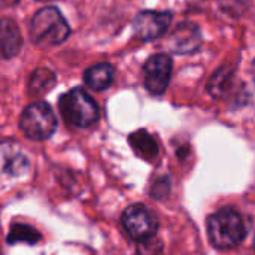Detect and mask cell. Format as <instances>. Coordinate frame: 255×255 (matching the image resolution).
I'll return each mask as SVG.
<instances>
[{"mask_svg":"<svg viewBox=\"0 0 255 255\" xmlns=\"http://www.w3.org/2000/svg\"><path fill=\"white\" fill-rule=\"evenodd\" d=\"M245 236L247 224L242 215L232 208H223L208 218V238L218 250L235 248Z\"/></svg>","mask_w":255,"mask_h":255,"instance_id":"obj_1","label":"cell"},{"mask_svg":"<svg viewBox=\"0 0 255 255\" xmlns=\"http://www.w3.org/2000/svg\"><path fill=\"white\" fill-rule=\"evenodd\" d=\"M70 34V27L61 12L48 6L36 12L30 22V39L39 48H52L63 43Z\"/></svg>","mask_w":255,"mask_h":255,"instance_id":"obj_2","label":"cell"},{"mask_svg":"<svg viewBox=\"0 0 255 255\" xmlns=\"http://www.w3.org/2000/svg\"><path fill=\"white\" fill-rule=\"evenodd\" d=\"M58 106L66 123L73 127L87 128L96 124L99 120L97 103L82 88H73L61 96Z\"/></svg>","mask_w":255,"mask_h":255,"instance_id":"obj_3","label":"cell"},{"mask_svg":"<svg viewBox=\"0 0 255 255\" xmlns=\"http://www.w3.org/2000/svg\"><path fill=\"white\" fill-rule=\"evenodd\" d=\"M21 131L36 142L49 139L57 130V118L52 108L46 102H36L28 105L19 118Z\"/></svg>","mask_w":255,"mask_h":255,"instance_id":"obj_4","label":"cell"},{"mask_svg":"<svg viewBox=\"0 0 255 255\" xmlns=\"http://www.w3.org/2000/svg\"><path fill=\"white\" fill-rule=\"evenodd\" d=\"M121 226L127 235L137 242L149 241L158 230L157 215L143 205H131L121 215Z\"/></svg>","mask_w":255,"mask_h":255,"instance_id":"obj_5","label":"cell"},{"mask_svg":"<svg viewBox=\"0 0 255 255\" xmlns=\"http://www.w3.org/2000/svg\"><path fill=\"white\" fill-rule=\"evenodd\" d=\"M173 63L167 54H155L143 66V81L146 90L154 96H161L170 82Z\"/></svg>","mask_w":255,"mask_h":255,"instance_id":"obj_6","label":"cell"},{"mask_svg":"<svg viewBox=\"0 0 255 255\" xmlns=\"http://www.w3.org/2000/svg\"><path fill=\"white\" fill-rule=\"evenodd\" d=\"M170 12H158V10H142L136 15L133 21L134 36L143 42L160 37L172 22Z\"/></svg>","mask_w":255,"mask_h":255,"instance_id":"obj_7","label":"cell"},{"mask_svg":"<svg viewBox=\"0 0 255 255\" xmlns=\"http://www.w3.org/2000/svg\"><path fill=\"white\" fill-rule=\"evenodd\" d=\"M202 42L203 37L200 28L193 22H182L173 30L169 39V46L176 54H191L200 48Z\"/></svg>","mask_w":255,"mask_h":255,"instance_id":"obj_8","label":"cell"},{"mask_svg":"<svg viewBox=\"0 0 255 255\" xmlns=\"http://www.w3.org/2000/svg\"><path fill=\"white\" fill-rule=\"evenodd\" d=\"M0 40H1V57L4 60L15 57L19 52L22 46V37H21L18 25L12 19H7V18L1 19Z\"/></svg>","mask_w":255,"mask_h":255,"instance_id":"obj_9","label":"cell"},{"mask_svg":"<svg viewBox=\"0 0 255 255\" xmlns=\"http://www.w3.org/2000/svg\"><path fill=\"white\" fill-rule=\"evenodd\" d=\"M84 81L87 87L94 91L106 90L114 81V67L109 63H99L88 67L84 73Z\"/></svg>","mask_w":255,"mask_h":255,"instance_id":"obj_10","label":"cell"},{"mask_svg":"<svg viewBox=\"0 0 255 255\" xmlns=\"http://www.w3.org/2000/svg\"><path fill=\"white\" fill-rule=\"evenodd\" d=\"M128 142L134 152L148 163H152L158 157V145L155 139L146 130H137L128 137Z\"/></svg>","mask_w":255,"mask_h":255,"instance_id":"obj_11","label":"cell"},{"mask_svg":"<svg viewBox=\"0 0 255 255\" xmlns=\"http://www.w3.org/2000/svg\"><path fill=\"white\" fill-rule=\"evenodd\" d=\"M55 75L49 69L40 67L36 69L28 81V93L31 96H43L45 93L51 91L55 85Z\"/></svg>","mask_w":255,"mask_h":255,"instance_id":"obj_12","label":"cell"},{"mask_svg":"<svg viewBox=\"0 0 255 255\" xmlns=\"http://www.w3.org/2000/svg\"><path fill=\"white\" fill-rule=\"evenodd\" d=\"M40 239H42V236L34 227H31L28 224L15 223V224L10 226V230H9V235H7L6 241H7L9 245H15V244H19V242L36 245Z\"/></svg>","mask_w":255,"mask_h":255,"instance_id":"obj_13","label":"cell"},{"mask_svg":"<svg viewBox=\"0 0 255 255\" xmlns=\"http://www.w3.org/2000/svg\"><path fill=\"white\" fill-rule=\"evenodd\" d=\"M233 82V70L229 67H223L214 73L209 81V91L214 97H221L230 88Z\"/></svg>","mask_w":255,"mask_h":255,"instance_id":"obj_14","label":"cell"},{"mask_svg":"<svg viewBox=\"0 0 255 255\" xmlns=\"http://www.w3.org/2000/svg\"><path fill=\"white\" fill-rule=\"evenodd\" d=\"M27 169H28V160L25 155L10 154V157H7L6 154H3V170L6 173L18 176L22 175Z\"/></svg>","mask_w":255,"mask_h":255,"instance_id":"obj_15","label":"cell"},{"mask_svg":"<svg viewBox=\"0 0 255 255\" xmlns=\"http://www.w3.org/2000/svg\"><path fill=\"white\" fill-rule=\"evenodd\" d=\"M161 242L158 241H154L149 239V241H145V242H139V247H137V255H160L161 254Z\"/></svg>","mask_w":255,"mask_h":255,"instance_id":"obj_16","label":"cell"},{"mask_svg":"<svg viewBox=\"0 0 255 255\" xmlns=\"http://www.w3.org/2000/svg\"><path fill=\"white\" fill-rule=\"evenodd\" d=\"M169 190H170L169 179H167V178H161V179H158V181L152 185L151 194L154 196V199H163V196L169 194Z\"/></svg>","mask_w":255,"mask_h":255,"instance_id":"obj_17","label":"cell"},{"mask_svg":"<svg viewBox=\"0 0 255 255\" xmlns=\"http://www.w3.org/2000/svg\"><path fill=\"white\" fill-rule=\"evenodd\" d=\"M19 0H1V4L3 6H12V4H15V3H18Z\"/></svg>","mask_w":255,"mask_h":255,"instance_id":"obj_18","label":"cell"},{"mask_svg":"<svg viewBox=\"0 0 255 255\" xmlns=\"http://www.w3.org/2000/svg\"><path fill=\"white\" fill-rule=\"evenodd\" d=\"M37 1H48V0H37Z\"/></svg>","mask_w":255,"mask_h":255,"instance_id":"obj_19","label":"cell"},{"mask_svg":"<svg viewBox=\"0 0 255 255\" xmlns=\"http://www.w3.org/2000/svg\"><path fill=\"white\" fill-rule=\"evenodd\" d=\"M254 250H255V238H254Z\"/></svg>","mask_w":255,"mask_h":255,"instance_id":"obj_20","label":"cell"}]
</instances>
